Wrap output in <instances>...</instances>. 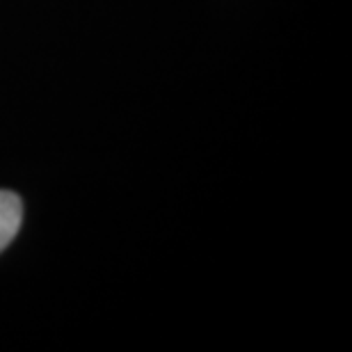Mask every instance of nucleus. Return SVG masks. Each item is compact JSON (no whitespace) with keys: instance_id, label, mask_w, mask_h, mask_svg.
<instances>
[{"instance_id":"f257e3e1","label":"nucleus","mask_w":352,"mask_h":352,"mask_svg":"<svg viewBox=\"0 0 352 352\" xmlns=\"http://www.w3.org/2000/svg\"><path fill=\"white\" fill-rule=\"evenodd\" d=\"M21 222H23V204L19 195L0 190V252L16 238Z\"/></svg>"}]
</instances>
